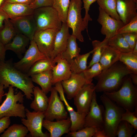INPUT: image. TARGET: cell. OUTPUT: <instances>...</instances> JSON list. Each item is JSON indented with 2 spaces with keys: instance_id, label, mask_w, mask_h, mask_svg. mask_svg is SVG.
Segmentation results:
<instances>
[{
  "instance_id": "cell-29",
  "label": "cell",
  "mask_w": 137,
  "mask_h": 137,
  "mask_svg": "<svg viewBox=\"0 0 137 137\" xmlns=\"http://www.w3.org/2000/svg\"><path fill=\"white\" fill-rule=\"evenodd\" d=\"M92 53V50L84 54H79L74 58L70 63L72 73H79L86 70L87 68L88 59Z\"/></svg>"
},
{
  "instance_id": "cell-6",
  "label": "cell",
  "mask_w": 137,
  "mask_h": 137,
  "mask_svg": "<svg viewBox=\"0 0 137 137\" xmlns=\"http://www.w3.org/2000/svg\"><path fill=\"white\" fill-rule=\"evenodd\" d=\"M32 15L36 23V31L48 29L59 30L62 22L56 10L52 6L43 7L34 10Z\"/></svg>"
},
{
  "instance_id": "cell-33",
  "label": "cell",
  "mask_w": 137,
  "mask_h": 137,
  "mask_svg": "<svg viewBox=\"0 0 137 137\" xmlns=\"http://www.w3.org/2000/svg\"><path fill=\"white\" fill-rule=\"evenodd\" d=\"M100 7L111 17L117 20H121L116 10V0H97Z\"/></svg>"
},
{
  "instance_id": "cell-21",
  "label": "cell",
  "mask_w": 137,
  "mask_h": 137,
  "mask_svg": "<svg viewBox=\"0 0 137 137\" xmlns=\"http://www.w3.org/2000/svg\"><path fill=\"white\" fill-rule=\"evenodd\" d=\"M0 7L10 19L32 15L34 10L29 5L20 3H4Z\"/></svg>"
},
{
  "instance_id": "cell-28",
  "label": "cell",
  "mask_w": 137,
  "mask_h": 137,
  "mask_svg": "<svg viewBox=\"0 0 137 137\" xmlns=\"http://www.w3.org/2000/svg\"><path fill=\"white\" fill-rule=\"evenodd\" d=\"M53 59L48 58L41 59L36 62L26 74L28 76L52 70L56 65Z\"/></svg>"
},
{
  "instance_id": "cell-45",
  "label": "cell",
  "mask_w": 137,
  "mask_h": 137,
  "mask_svg": "<svg viewBox=\"0 0 137 137\" xmlns=\"http://www.w3.org/2000/svg\"><path fill=\"white\" fill-rule=\"evenodd\" d=\"M10 123L9 117H4L0 119V134L9 127Z\"/></svg>"
},
{
  "instance_id": "cell-17",
  "label": "cell",
  "mask_w": 137,
  "mask_h": 137,
  "mask_svg": "<svg viewBox=\"0 0 137 137\" xmlns=\"http://www.w3.org/2000/svg\"><path fill=\"white\" fill-rule=\"evenodd\" d=\"M10 20L17 33L26 36L30 41L33 40L36 27L32 14Z\"/></svg>"
},
{
  "instance_id": "cell-9",
  "label": "cell",
  "mask_w": 137,
  "mask_h": 137,
  "mask_svg": "<svg viewBox=\"0 0 137 137\" xmlns=\"http://www.w3.org/2000/svg\"><path fill=\"white\" fill-rule=\"evenodd\" d=\"M26 119L21 118L22 123L27 128L32 137H49L50 133L42 131L43 121L44 118V112H31L25 108Z\"/></svg>"
},
{
  "instance_id": "cell-8",
  "label": "cell",
  "mask_w": 137,
  "mask_h": 137,
  "mask_svg": "<svg viewBox=\"0 0 137 137\" xmlns=\"http://www.w3.org/2000/svg\"><path fill=\"white\" fill-rule=\"evenodd\" d=\"M50 92L48 107L44 112V118L51 121L55 119L57 120L67 118L68 113L58 95L57 91L53 87Z\"/></svg>"
},
{
  "instance_id": "cell-48",
  "label": "cell",
  "mask_w": 137,
  "mask_h": 137,
  "mask_svg": "<svg viewBox=\"0 0 137 137\" xmlns=\"http://www.w3.org/2000/svg\"><path fill=\"white\" fill-rule=\"evenodd\" d=\"M6 50L5 45L0 41V60L5 61L6 52Z\"/></svg>"
},
{
  "instance_id": "cell-52",
  "label": "cell",
  "mask_w": 137,
  "mask_h": 137,
  "mask_svg": "<svg viewBox=\"0 0 137 137\" xmlns=\"http://www.w3.org/2000/svg\"><path fill=\"white\" fill-rule=\"evenodd\" d=\"M132 52L134 54L137 56V43L133 49Z\"/></svg>"
},
{
  "instance_id": "cell-11",
  "label": "cell",
  "mask_w": 137,
  "mask_h": 137,
  "mask_svg": "<svg viewBox=\"0 0 137 137\" xmlns=\"http://www.w3.org/2000/svg\"><path fill=\"white\" fill-rule=\"evenodd\" d=\"M59 30L48 29L36 31L33 40L40 51L50 58L53 50L55 37Z\"/></svg>"
},
{
  "instance_id": "cell-44",
  "label": "cell",
  "mask_w": 137,
  "mask_h": 137,
  "mask_svg": "<svg viewBox=\"0 0 137 137\" xmlns=\"http://www.w3.org/2000/svg\"><path fill=\"white\" fill-rule=\"evenodd\" d=\"M53 3V0H34L30 5L34 10L43 7L52 6Z\"/></svg>"
},
{
  "instance_id": "cell-36",
  "label": "cell",
  "mask_w": 137,
  "mask_h": 137,
  "mask_svg": "<svg viewBox=\"0 0 137 137\" xmlns=\"http://www.w3.org/2000/svg\"><path fill=\"white\" fill-rule=\"evenodd\" d=\"M108 39L105 38L102 41L95 40L92 42L93 47L92 58L87 66V68L90 67L94 64L99 62L101 54L102 48L107 45Z\"/></svg>"
},
{
  "instance_id": "cell-16",
  "label": "cell",
  "mask_w": 137,
  "mask_h": 137,
  "mask_svg": "<svg viewBox=\"0 0 137 137\" xmlns=\"http://www.w3.org/2000/svg\"><path fill=\"white\" fill-rule=\"evenodd\" d=\"M61 82L64 92L69 100L73 98L83 85L87 83L83 72L72 73L69 78Z\"/></svg>"
},
{
  "instance_id": "cell-2",
  "label": "cell",
  "mask_w": 137,
  "mask_h": 137,
  "mask_svg": "<svg viewBox=\"0 0 137 137\" xmlns=\"http://www.w3.org/2000/svg\"><path fill=\"white\" fill-rule=\"evenodd\" d=\"M132 73L123 63L118 61L96 77L97 92H111L119 89L125 78Z\"/></svg>"
},
{
  "instance_id": "cell-26",
  "label": "cell",
  "mask_w": 137,
  "mask_h": 137,
  "mask_svg": "<svg viewBox=\"0 0 137 137\" xmlns=\"http://www.w3.org/2000/svg\"><path fill=\"white\" fill-rule=\"evenodd\" d=\"M33 94L34 98L30 104L31 108L36 112H44L48 106V98L46 94L38 86L33 88Z\"/></svg>"
},
{
  "instance_id": "cell-54",
  "label": "cell",
  "mask_w": 137,
  "mask_h": 137,
  "mask_svg": "<svg viewBox=\"0 0 137 137\" xmlns=\"http://www.w3.org/2000/svg\"><path fill=\"white\" fill-rule=\"evenodd\" d=\"M137 134H135V135H134V137H137Z\"/></svg>"
},
{
  "instance_id": "cell-12",
  "label": "cell",
  "mask_w": 137,
  "mask_h": 137,
  "mask_svg": "<svg viewBox=\"0 0 137 137\" xmlns=\"http://www.w3.org/2000/svg\"><path fill=\"white\" fill-rule=\"evenodd\" d=\"M95 92V85L93 83H86L74 97V104L78 113H88Z\"/></svg>"
},
{
  "instance_id": "cell-10",
  "label": "cell",
  "mask_w": 137,
  "mask_h": 137,
  "mask_svg": "<svg viewBox=\"0 0 137 137\" xmlns=\"http://www.w3.org/2000/svg\"><path fill=\"white\" fill-rule=\"evenodd\" d=\"M30 41V45L24 56L19 61L13 63L15 68L26 74L37 61L48 58L40 51L33 40Z\"/></svg>"
},
{
  "instance_id": "cell-19",
  "label": "cell",
  "mask_w": 137,
  "mask_h": 137,
  "mask_svg": "<svg viewBox=\"0 0 137 137\" xmlns=\"http://www.w3.org/2000/svg\"><path fill=\"white\" fill-rule=\"evenodd\" d=\"M53 60L57 64L52 70L53 85L57 83L68 79L72 73L70 63L66 60L62 58L60 54H58Z\"/></svg>"
},
{
  "instance_id": "cell-40",
  "label": "cell",
  "mask_w": 137,
  "mask_h": 137,
  "mask_svg": "<svg viewBox=\"0 0 137 137\" xmlns=\"http://www.w3.org/2000/svg\"><path fill=\"white\" fill-rule=\"evenodd\" d=\"M121 121H126L131 124L134 128L137 129V106L133 111L126 109L122 115Z\"/></svg>"
},
{
  "instance_id": "cell-34",
  "label": "cell",
  "mask_w": 137,
  "mask_h": 137,
  "mask_svg": "<svg viewBox=\"0 0 137 137\" xmlns=\"http://www.w3.org/2000/svg\"><path fill=\"white\" fill-rule=\"evenodd\" d=\"M119 61L124 64L132 73L137 74V56L132 51L121 53Z\"/></svg>"
},
{
  "instance_id": "cell-35",
  "label": "cell",
  "mask_w": 137,
  "mask_h": 137,
  "mask_svg": "<svg viewBox=\"0 0 137 137\" xmlns=\"http://www.w3.org/2000/svg\"><path fill=\"white\" fill-rule=\"evenodd\" d=\"M70 0H53L52 6L57 11L62 23H66Z\"/></svg>"
},
{
  "instance_id": "cell-23",
  "label": "cell",
  "mask_w": 137,
  "mask_h": 137,
  "mask_svg": "<svg viewBox=\"0 0 137 137\" xmlns=\"http://www.w3.org/2000/svg\"><path fill=\"white\" fill-rule=\"evenodd\" d=\"M121 53L107 45L102 47L99 62L102 71L105 70L119 61Z\"/></svg>"
},
{
  "instance_id": "cell-13",
  "label": "cell",
  "mask_w": 137,
  "mask_h": 137,
  "mask_svg": "<svg viewBox=\"0 0 137 137\" xmlns=\"http://www.w3.org/2000/svg\"><path fill=\"white\" fill-rule=\"evenodd\" d=\"M96 92L94 94L89 110L85 117L84 127H92L98 129H103L104 107L103 105L97 103Z\"/></svg>"
},
{
  "instance_id": "cell-46",
  "label": "cell",
  "mask_w": 137,
  "mask_h": 137,
  "mask_svg": "<svg viewBox=\"0 0 137 137\" xmlns=\"http://www.w3.org/2000/svg\"><path fill=\"white\" fill-rule=\"evenodd\" d=\"M7 19H9V16L0 7V31L3 27L4 21Z\"/></svg>"
},
{
  "instance_id": "cell-32",
  "label": "cell",
  "mask_w": 137,
  "mask_h": 137,
  "mask_svg": "<svg viewBox=\"0 0 137 137\" xmlns=\"http://www.w3.org/2000/svg\"><path fill=\"white\" fill-rule=\"evenodd\" d=\"M28 131L24 125L14 124L9 127L0 137H25L27 135Z\"/></svg>"
},
{
  "instance_id": "cell-51",
  "label": "cell",
  "mask_w": 137,
  "mask_h": 137,
  "mask_svg": "<svg viewBox=\"0 0 137 137\" xmlns=\"http://www.w3.org/2000/svg\"><path fill=\"white\" fill-rule=\"evenodd\" d=\"M4 86L0 84V103L2 102V97L4 96Z\"/></svg>"
},
{
  "instance_id": "cell-24",
  "label": "cell",
  "mask_w": 137,
  "mask_h": 137,
  "mask_svg": "<svg viewBox=\"0 0 137 137\" xmlns=\"http://www.w3.org/2000/svg\"><path fill=\"white\" fill-rule=\"evenodd\" d=\"M29 39L24 35L17 33L12 41L5 45L6 49L15 53L19 58H22V54L26 51V48L28 45Z\"/></svg>"
},
{
  "instance_id": "cell-27",
  "label": "cell",
  "mask_w": 137,
  "mask_h": 137,
  "mask_svg": "<svg viewBox=\"0 0 137 137\" xmlns=\"http://www.w3.org/2000/svg\"><path fill=\"white\" fill-rule=\"evenodd\" d=\"M76 38L72 35H70L68 39L65 50L60 53L61 58L66 60L70 63L72 59L79 54L81 49L78 45Z\"/></svg>"
},
{
  "instance_id": "cell-30",
  "label": "cell",
  "mask_w": 137,
  "mask_h": 137,
  "mask_svg": "<svg viewBox=\"0 0 137 137\" xmlns=\"http://www.w3.org/2000/svg\"><path fill=\"white\" fill-rule=\"evenodd\" d=\"M107 45L120 53H128L132 51L122 34H117L113 37L108 39Z\"/></svg>"
},
{
  "instance_id": "cell-1",
  "label": "cell",
  "mask_w": 137,
  "mask_h": 137,
  "mask_svg": "<svg viewBox=\"0 0 137 137\" xmlns=\"http://www.w3.org/2000/svg\"><path fill=\"white\" fill-rule=\"evenodd\" d=\"M0 84L5 89L10 85L16 87L24 92L27 99L32 100L35 86L31 78L15 68L11 59L4 61L0 60Z\"/></svg>"
},
{
  "instance_id": "cell-7",
  "label": "cell",
  "mask_w": 137,
  "mask_h": 137,
  "mask_svg": "<svg viewBox=\"0 0 137 137\" xmlns=\"http://www.w3.org/2000/svg\"><path fill=\"white\" fill-rule=\"evenodd\" d=\"M82 2L81 0H71L68 10L66 23L72 31V35L75 36L80 41H84L82 31L87 28L83 23L81 11Z\"/></svg>"
},
{
  "instance_id": "cell-3",
  "label": "cell",
  "mask_w": 137,
  "mask_h": 137,
  "mask_svg": "<svg viewBox=\"0 0 137 137\" xmlns=\"http://www.w3.org/2000/svg\"><path fill=\"white\" fill-rule=\"evenodd\" d=\"M110 99L125 110L133 111L137 106V87L132 82L129 75L125 78L118 90L103 93Z\"/></svg>"
},
{
  "instance_id": "cell-4",
  "label": "cell",
  "mask_w": 137,
  "mask_h": 137,
  "mask_svg": "<svg viewBox=\"0 0 137 137\" xmlns=\"http://www.w3.org/2000/svg\"><path fill=\"white\" fill-rule=\"evenodd\" d=\"M100 98L104 107L103 129L108 137H116L118 126L125 110L104 93L100 96Z\"/></svg>"
},
{
  "instance_id": "cell-22",
  "label": "cell",
  "mask_w": 137,
  "mask_h": 137,
  "mask_svg": "<svg viewBox=\"0 0 137 137\" xmlns=\"http://www.w3.org/2000/svg\"><path fill=\"white\" fill-rule=\"evenodd\" d=\"M70 35L69 27L66 23H62L61 27L55 37L53 49L50 56L51 59H53L58 54L65 50Z\"/></svg>"
},
{
  "instance_id": "cell-14",
  "label": "cell",
  "mask_w": 137,
  "mask_h": 137,
  "mask_svg": "<svg viewBox=\"0 0 137 137\" xmlns=\"http://www.w3.org/2000/svg\"><path fill=\"white\" fill-rule=\"evenodd\" d=\"M99 15L97 21L101 26V32L108 39L117 34L118 30L124 24L121 20H117L110 16L99 7Z\"/></svg>"
},
{
  "instance_id": "cell-41",
  "label": "cell",
  "mask_w": 137,
  "mask_h": 137,
  "mask_svg": "<svg viewBox=\"0 0 137 137\" xmlns=\"http://www.w3.org/2000/svg\"><path fill=\"white\" fill-rule=\"evenodd\" d=\"M128 33H137V16L120 28L117 32V34Z\"/></svg>"
},
{
  "instance_id": "cell-39",
  "label": "cell",
  "mask_w": 137,
  "mask_h": 137,
  "mask_svg": "<svg viewBox=\"0 0 137 137\" xmlns=\"http://www.w3.org/2000/svg\"><path fill=\"white\" fill-rule=\"evenodd\" d=\"M98 129L92 127H84L75 131L70 132L66 136L71 137H92Z\"/></svg>"
},
{
  "instance_id": "cell-38",
  "label": "cell",
  "mask_w": 137,
  "mask_h": 137,
  "mask_svg": "<svg viewBox=\"0 0 137 137\" xmlns=\"http://www.w3.org/2000/svg\"><path fill=\"white\" fill-rule=\"evenodd\" d=\"M102 71V67L99 62L95 63L83 72L84 76L87 83L92 82L93 79L99 75Z\"/></svg>"
},
{
  "instance_id": "cell-18",
  "label": "cell",
  "mask_w": 137,
  "mask_h": 137,
  "mask_svg": "<svg viewBox=\"0 0 137 137\" xmlns=\"http://www.w3.org/2000/svg\"><path fill=\"white\" fill-rule=\"evenodd\" d=\"M116 10L124 25L137 16V0H116Z\"/></svg>"
},
{
  "instance_id": "cell-20",
  "label": "cell",
  "mask_w": 137,
  "mask_h": 137,
  "mask_svg": "<svg viewBox=\"0 0 137 137\" xmlns=\"http://www.w3.org/2000/svg\"><path fill=\"white\" fill-rule=\"evenodd\" d=\"M71 122L68 117L66 119L53 122L43 119L42 126L50 133V137H60L63 134L70 132Z\"/></svg>"
},
{
  "instance_id": "cell-15",
  "label": "cell",
  "mask_w": 137,
  "mask_h": 137,
  "mask_svg": "<svg viewBox=\"0 0 137 137\" xmlns=\"http://www.w3.org/2000/svg\"><path fill=\"white\" fill-rule=\"evenodd\" d=\"M54 87L59 93L60 100L64 102L70 116L71 124L70 132H73L80 130L84 127L85 117L87 114H80L75 111L68 103L64 94L61 82L56 83Z\"/></svg>"
},
{
  "instance_id": "cell-49",
  "label": "cell",
  "mask_w": 137,
  "mask_h": 137,
  "mask_svg": "<svg viewBox=\"0 0 137 137\" xmlns=\"http://www.w3.org/2000/svg\"><path fill=\"white\" fill-rule=\"evenodd\" d=\"M93 137H108L106 133L103 129H98L95 132Z\"/></svg>"
},
{
  "instance_id": "cell-5",
  "label": "cell",
  "mask_w": 137,
  "mask_h": 137,
  "mask_svg": "<svg viewBox=\"0 0 137 137\" xmlns=\"http://www.w3.org/2000/svg\"><path fill=\"white\" fill-rule=\"evenodd\" d=\"M13 87L10 86L8 92L4 95L6 98L0 106V119L4 117H26L25 108L23 104L24 95L20 91L15 94Z\"/></svg>"
},
{
  "instance_id": "cell-25",
  "label": "cell",
  "mask_w": 137,
  "mask_h": 137,
  "mask_svg": "<svg viewBox=\"0 0 137 137\" xmlns=\"http://www.w3.org/2000/svg\"><path fill=\"white\" fill-rule=\"evenodd\" d=\"M32 81L40 86L41 90L47 94L53 87L52 70H49L31 76Z\"/></svg>"
},
{
  "instance_id": "cell-53",
  "label": "cell",
  "mask_w": 137,
  "mask_h": 137,
  "mask_svg": "<svg viewBox=\"0 0 137 137\" xmlns=\"http://www.w3.org/2000/svg\"><path fill=\"white\" fill-rule=\"evenodd\" d=\"M4 0H0V7H1L2 4Z\"/></svg>"
},
{
  "instance_id": "cell-37",
  "label": "cell",
  "mask_w": 137,
  "mask_h": 137,
  "mask_svg": "<svg viewBox=\"0 0 137 137\" xmlns=\"http://www.w3.org/2000/svg\"><path fill=\"white\" fill-rule=\"evenodd\" d=\"M136 130L127 122L121 121L116 130V136L118 137H131L136 133Z\"/></svg>"
},
{
  "instance_id": "cell-42",
  "label": "cell",
  "mask_w": 137,
  "mask_h": 137,
  "mask_svg": "<svg viewBox=\"0 0 137 137\" xmlns=\"http://www.w3.org/2000/svg\"><path fill=\"white\" fill-rule=\"evenodd\" d=\"M83 3V8L85 10V15L83 18L84 25L88 30V22L92 21V19L91 18L89 14V11L91 5L97 0H81Z\"/></svg>"
},
{
  "instance_id": "cell-47",
  "label": "cell",
  "mask_w": 137,
  "mask_h": 137,
  "mask_svg": "<svg viewBox=\"0 0 137 137\" xmlns=\"http://www.w3.org/2000/svg\"><path fill=\"white\" fill-rule=\"evenodd\" d=\"M34 0H4L3 3H20L27 4L28 5L31 4Z\"/></svg>"
},
{
  "instance_id": "cell-50",
  "label": "cell",
  "mask_w": 137,
  "mask_h": 137,
  "mask_svg": "<svg viewBox=\"0 0 137 137\" xmlns=\"http://www.w3.org/2000/svg\"><path fill=\"white\" fill-rule=\"evenodd\" d=\"M131 81L133 84L137 85V74L131 73L129 75Z\"/></svg>"
},
{
  "instance_id": "cell-31",
  "label": "cell",
  "mask_w": 137,
  "mask_h": 137,
  "mask_svg": "<svg viewBox=\"0 0 137 137\" xmlns=\"http://www.w3.org/2000/svg\"><path fill=\"white\" fill-rule=\"evenodd\" d=\"M17 32L10 19L5 20L0 31V41L5 45L10 42Z\"/></svg>"
},
{
  "instance_id": "cell-43",
  "label": "cell",
  "mask_w": 137,
  "mask_h": 137,
  "mask_svg": "<svg viewBox=\"0 0 137 137\" xmlns=\"http://www.w3.org/2000/svg\"><path fill=\"white\" fill-rule=\"evenodd\" d=\"M122 34L132 51L137 43V33H128Z\"/></svg>"
}]
</instances>
